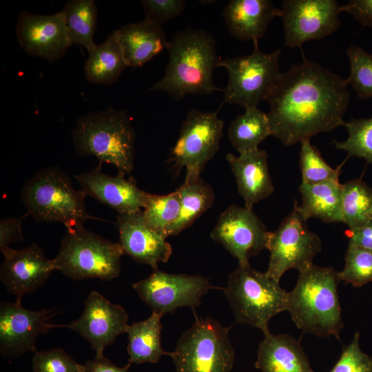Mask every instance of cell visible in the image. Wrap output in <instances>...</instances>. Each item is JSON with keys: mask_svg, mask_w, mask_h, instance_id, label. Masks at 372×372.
I'll list each match as a JSON object with an SVG mask.
<instances>
[{"mask_svg": "<svg viewBox=\"0 0 372 372\" xmlns=\"http://www.w3.org/2000/svg\"><path fill=\"white\" fill-rule=\"evenodd\" d=\"M97 10L94 0H71L66 3L62 12L71 45H83L88 52L96 45L93 37Z\"/></svg>", "mask_w": 372, "mask_h": 372, "instance_id": "obj_30", "label": "cell"}, {"mask_svg": "<svg viewBox=\"0 0 372 372\" xmlns=\"http://www.w3.org/2000/svg\"><path fill=\"white\" fill-rule=\"evenodd\" d=\"M341 10L350 14L363 26L372 28V0H351L341 6Z\"/></svg>", "mask_w": 372, "mask_h": 372, "instance_id": "obj_41", "label": "cell"}, {"mask_svg": "<svg viewBox=\"0 0 372 372\" xmlns=\"http://www.w3.org/2000/svg\"><path fill=\"white\" fill-rule=\"evenodd\" d=\"M338 276L340 281L354 287L372 282V251L349 243L344 267Z\"/></svg>", "mask_w": 372, "mask_h": 372, "instance_id": "obj_34", "label": "cell"}, {"mask_svg": "<svg viewBox=\"0 0 372 372\" xmlns=\"http://www.w3.org/2000/svg\"><path fill=\"white\" fill-rule=\"evenodd\" d=\"M253 42L251 54L225 59L218 63V67L227 70L229 77L223 90V103L257 107L260 101L267 100L280 76L281 49L265 53L259 49L258 41Z\"/></svg>", "mask_w": 372, "mask_h": 372, "instance_id": "obj_9", "label": "cell"}, {"mask_svg": "<svg viewBox=\"0 0 372 372\" xmlns=\"http://www.w3.org/2000/svg\"><path fill=\"white\" fill-rule=\"evenodd\" d=\"M349 243L372 251V220L360 228L348 231Z\"/></svg>", "mask_w": 372, "mask_h": 372, "instance_id": "obj_43", "label": "cell"}, {"mask_svg": "<svg viewBox=\"0 0 372 372\" xmlns=\"http://www.w3.org/2000/svg\"><path fill=\"white\" fill-rule=\"evenodd\" d=\"M230 329L214 318H196L169 352L176 372H230L235 360Z\"/></svg>", "mask_w": 372, "mask_h": 372, "instance_id": "obj_8", "label": "cell"}, {"mask_svg": "<svg viewBox=\"0 0 372 372\" xmlns=\"http://www.w3.org/2000/svg\"><path fill=\"white\" fill-rule=\"evenodd\" d=\"M180 196L178 218L165 233V237L177 236L190 227L214 204V192L201 178L192 183H183L177 189Z\"/></svg>", "mask_w": 372, "mask_h": 372, "instance_id": "obj_29", "label": "cell"}, {"mask_svg": "<svg viewBox=\"0 0 372 372\" xmlns=\"http://www.w3.org/2000/svg\"><path fill=\"white\" fill-rule=\"evenodd\" d=\"M116 227L119 243L125 254L139 264L158 269V264L167 262L172 254L166 237L148 228L143 220V209L118 214Z\"/></svg>", "mask_w": 372, "mask_h": 372, "instance_id": "obj_20", "label": "cell"}, {"mask_svg": "<svg viewBox=\"0 0 372 372\" xmlns=\"http://www.w3.org/2000/svg\"><path fill=\"white\" fill-rule=\"evenodd\" d=\"M1 252L4 260L0 281L17 299L42 286L55 270L53 259H48L35 242L19 250L9 247Z\"/></svg>", "mask_w": 372, "mask_h": 372, "instance_id": "obj_18", "label": "cell"}, {"mask_svg": "<svg viewBox=\"0 0 372 372\" xmlns=\"http://www.w3.org/2000/svg\"><path fill=\"white\" fill-rule=\"evenodd\" d=\"M267 158L266 151L259 148L238 156L231 153L226 156L238 193L248 209H252L256 203L268 198L274 191Z\"/></svg>", "mask_w": 372, "mask_h": 372, "instance_id": "obj_21", "label": "cell"}, {"mask_svg": "<svg viewBox=\"0 0 372 372\" xmlns=\"http://www.w3.org/2000/svg\"><path fill=\"white\" fill-rule=\"evenodd\" d=\"M34 372H83V364L76 362L61 348L36 351L32 357Z\"/></svg>", "mask_w": 372, "mask_h": 372, "instance_id": "obj_37", "label": "cell"}, {"mask_svg": "<svg viewBox=\"0 0 372 372\" xmlns=\"http://www.w3.org/2000/svg\"><path fill=\"white\" fill-rule=\"evenodd\" d=\"M16 34L20 46L29 54L54 62L71 46L62 11L41 15L22 11Z\"/></svg>", "mask_w": 372, "mask_h": 372, "instance_id": "obj_17", "label": "cell"}, {"mask_svg": "<svg viewBox=\"0 0 372 372\" xmlns=\"http://www.w3.org/2000/svg\"><path fill=\"white\" fill-rule=\"evenodd\" d=\"M344 126L349 136L344 141L334 140L335 147L346 152L348 156L361 158L372 163V117L351 118L345 122Z\"/></svg>", "mask_w": 372, "mask_h": 372, "instance_id": "obj_33", "label": "cell"}, {"mask_svg": "<svg viewBox=\"0 0 372 372\" xmlns=\"http://www.w3.org/2000/svg\"><path fill=\"white\" fill-rule=\"evenodd\" d=\"M28 216L26 212L20 218L8 217L0 220V250L9 247L10 244L23 242L21 223L23 219Z\"/></svg>", "mask_w": 372, "mask_h": 372, "instance_id": "obj_40", "label": "cell"}, {"mask_svg": "<svg viewBox=\"0 0 372 372\" xmlns=\"http://www.w3.org/2000/svg\"><path fill=\"white\" fill-rule=\"evenodd\" d=\"M124 251L113 242L79 226L68 229L53 259L55 270L74 280H111L121 272Z\"/></svg>", "mask_w": 372, "mask_h": 372, "instance_id": "obj_7", "label": "cell"}, {"mask_svg": "<svg viewBox=\"0 0 372 372\" xmlns=\"http://www.w3.org/2000/svg\"><path fill=\"white\" fill-rule=\"evenodd\" d=\"M169 61L164 76L148 91H162L179 100L189 94L220 90L214 83L220 59L213 36L203 30L186 29L169 41Z\"/></svg>", "mask_w": 372, "mask_h": 372, "instance_id": "obj_2", "label": "cell"}, {"mask_svg": "<svg viewBox=\"0 0 372 372\" xmlns=\"http://www.w3.org/2000/svg\"><path fill=\"white\" fill-rule=\"evenodd\" d=\"M347 54L350 65L349 84L359 98L372 97V54L353 44L347 48Z\"/></svg>", "mask_w": 372, "mask_h": 372, "instance_id": "obj_36", "label": "cell"}, {"mask_svg": "<svg viewBox=\"0 0 372 372\" xmlns=\"http://www.w3.org/2000/svg\"><path fill=\"white\" fill-rule=\"evenodd\" d=\"M293 289L288 292L287 310L304 333L334 336L340 340L344 327L338 286L340 280L330 267L311 265L298 271Z\"/></svg>", "mask_w": 372, "mask_h": 372, "instance_id": "obj_3", "label": "cell"}, {"mask_svg": "<svg viewBox=\"0 0 372 372\" xmlns=\"http://www.w3.org/2000/svg\"><path fill=\"white\" fill-rule=\"evenodd\" d=\"M300 166L302 182L314 184L329 180L339 179L340 167L333 169L323 159L310 139L300 142Z\"/></svg>", "mask_w": 372, "mask_h": 372, "instance_id": "obj_35", "label": "cell"}, {"mask_svg": "<svg viewBox=\"0 0 372 372\" xmlns=\"http://www.w3.org/2000/svg\"><path fill=\"white\" fill-rule=\"evenodd\" d=\"M371 220L372 188L360 179L342 184L341 223L353 230Z\"/></svg>", "mask_w": 372, "mask_h": 372, "instance_id": "obj_31", "label": "cell"}, {"mask_svg": "<svg viewBox=\"0 0 372 372\" xmlns=\"http://www.w3.org/2000/svg\"><path fill=\"white\" fill-rule=\"evenodd\" d=\"M255 366L261 372H315L300 342L287 334H264Z\"/></svg>", "mask_w": 372, "mask_h": 372, "instance_id": "obj_24", "label": "cell"}, {"mask_svg": "<svg viewBox=\"0 0 372 372\" xmlns=\"http://www.w3.org/2000/svg\"><path fill=\"white\" fill-rule=\"evenodd\" d=\"M161 318L152 312L147 319L128 326L127 350L130 364H155L163 355H169L161 345Z\"/></svg>", "mask_w": 372, "mask_h": 372, "instance_id": "obj_26", "label": "cell"}, {"mask_svg": "<svg viewBox=\"0 0 372 372\" xmlns=\"http://www.w3.org/2000/svg\"><path fill=\"white\" fill-rule=\"evenodd\" d=\"M132 287L152 312L163 317L180 307L199 306L211 286L208 278L200 275L173 274L156 269Z\"/></svg>", "mask_w": 372, "mask_h": 372, "instance_id": "obj_12", "label": "cell"}, {"mask_svg": "<svg viewBox=\"0 0 372 372\" xmlns=\"http://www.w3.org/2000/svg\"><path fill=\"white\" fill-rule=\"evenodd\" d=\"M280 8L270 0H231L223 12L230 34L241 41H258L271 20L280 16Z\"/></svg>", "mask_w": 372, "mask_h": 372, "instance_id": "obj_22", "label": "cell"}, {"mask_svg": "<svg viewBox=\"0 0 372 372\" xmlns=\"http://www.w3.org/2000/svg\"><path fill=\"white\" fill-rule=\"evenodd\" d=\"M360 333L355 332L351 342L344 346L341 355L329 372H372V356L360 346Z\"/></svg>", "mask_w": 372, "mask_h": 372, "instance_id": "obj_38", "label": "cell"}, {"mask_svg": "<svg viewBox=\"0 0 372 372\" xmlns=\"http://www.w3.org/2000/svg\"><path fill=\"white\" fill-rule=\"evenodd\" d=\"M228 128V137L240 154L258 148L260 143L272 135L267 114L257 107L245 108Z\"/></svg>", "mask_w": 372, "mask_h": 372, "instance_id": "obj_28", "label": "cell"}, {"mask_svg": "<svg viewBox=\"0 0 372 372\" xmlns=\"http://www.w3.org/2000/svg\"><path fill=\"white\" fill-rule=\"evenodd\" d=\"M237 324H247L269 332L268 324L277 314L287 310L288 292L266 272L249 264L239 265L223 288Z\"/></svg>", "mask_w": 372, "mask_h": 372, "instance_id": "obj_6", "label": "cell"}, {"mask_svg": "<svg viewBox=\"0 0 372 372\" xmlns=\"http://www.w3.org/2000/svg\"><path fill=\"white\" fill-rule=\"evenodd\" d=\"M223 126L217 111L192 110L187 113L167 160L175 174L185 169V183L200 178L206 163L219 149Z\"/></svg>", "mask_w": 372, "mask_h": 372, "instance_id": "obj_10", "label": "cell"}, {"mask_svg": "<svg viewBox=\"0 0 372 372\" xmlns=\"http://www.w3.org/2000/svg\"><path fill=\"white\" fill-rule=\"evenodd\" d=\"M270 231L252 209L229 205L219 216L210 233L238 261L249 264L251 257L267 249Z\"/></svg>", "mask_w": 372, "mask_h": 372, "instance_id": "obj_14", "label": "cell"}, {"mask_svg": "<svg viewBox=\"0 0 372 372\" xmlns=\"http://www.w3.org/2000/svg\"><path fill=\"white\" fill-rule=\"evenodd\" d=\"M126 67L121 48L112 33L89 52L84 70L89 82L109 85L117 81Z\"/></svg>", "mask_w": 372, "mask_h": 372, "instance_id": "obj_27", "label": "cell"}, {"mask_svg": "<svg viewBox=\"0 0 372 372\" xmlns=\"http://www.w3.org/2000/svg\"><path fill=\"white\" fill-rule=\"evenodd\" d=\"M180 196L178 191L165 194H152L143 209V220L150 229L163 235L178 218Z\"/></svg>", "mask_w": 372, "mask_h": 372, "instance_id": "obj_32", "label": "cell"}, {"mask_svg": "<svg viewBox=\"0 0 372 372\" xmlns=\"http://www.w3.org/2000/svg\"><path fill=\"white\" fill-rule=\"evenodd\" d=\"M280 11L285 43L291 48L322 39L335 32L341 23V6L335 0H285Z\"/></svg>", "mask_w": 372, "mask_h": 372, "instance_id": "obj_13", "label": "cell"}, {"mask_svg": "<svg viewBox=\"0 0 372 372\" xmlns=\"http://www.w3.org/2000/svg\"><path fill=\"white\" fill-rule=\"evenodd\" d=\"M342 187L339 179L314 184L302 182L299 187L302 203L298 204L300 212L306 220L313 217L325 223H340Z\"/></svg>", "mask_w": 372, "mask_h": 372, "instance_id": "obj_25", "label": "cell"}, {"mask_svg": "<svg viewBox=\"0 0 372 372\" xmlns=\"http://www.w3.org/2000/svg\"><path fill=\"white\" fill-rule=\"evenodd\" d=\"M348 79L303 57L280 76L267 99L272 136L290 146L343 125Z\"/></svg>", "mask_w": 372, "mask_h": 372, "instance_id": "obj_1", "label": "cell"}, {"mask_svg": "<svg viewBox=\"0 0 372 372\" xmlns=\"http://www.w3.org/2000/svg\"><path fill=\"white\" fill-rule=\"evenodd\" d=\"M307 221L295 201L292 211L275 231H270L267 246L270 255L265 272L275 280L280 282L289 269L300 271L309 267L321 251L320 238L309 229Z\"/></svg>", "mask_w": 372, "mask_h": 372, "instance_id": "obj_11", "label": "cell"}, {"mask_svg": "<svg viewBox=\"0 0 372 372\" xmlns=\"http://www.w3.org/2000/svg\"><path fill=\"white\" fill-rule=\"evenodd\" d=\"M57 314L54 309L31 311L22 306L21 300L0 304V353L4 358H14L36 350V340L56 324L50 323Z\"/></svg>", "mask_w": 372, "mask_h": 372, "instance_id": "obj_15", "label": "cell"}, {"mask_svg": "<svg viewBox=\"0 0 372 372\" xmlns=\"http://www.w3.org/2000/svg\"><path fill=\"white\" fill-rule=\"evenodd\" d=\"M145 20L161 26L179 16L185 10L184 0H142Z\"/></svg>", "mask_w": 372, "mask_h": 372, "instance_id": "obj_39", "label": "cell"}, {"mask_svg": "<svg viewBox=\"0 0 372 372\" xmlns=\"http://www.w3.org/2000/svg\"><path fill=\"white\" fill-rule=\"evenodd\" d=\"M86 194L76 189L69 176L56 166L37 171L20 191L27 213L37 222H60L66 229L83 226L88 220H105L90 215Z\"/></svg>", "mask_w": 372, "mask_h": 372, "instance_id": "obj_5", "label": "cell"}, {"mask_svg": "<svg viewBox=\"0 0 372 372\" xmlns=\"http://www.w3.org/2000/svg\"><path fill=\"white\" fill-rule=\"evenodd\" d=\"M127 322L128 315L123 307L93 291L87 297L84 310L77 320L67 324H56V327H67L79 333L89 342L96 357H102L105 348L126 333Z\"/></svg>", "mask_w": 372, "mask_h": 372, "instance_id": "obj_16", "label": "cell"}, {"mask_svg": "<svg viewBox=\"0 0 372 372\" xmlns=\"http://www.w3.org/2000/svg\"><path fill=\"white\" fill-rule=\"evenodd\" d=\"M127 66L140 68L169 46L162 27L146 20L122 26L112 32Z\"/></svg>", "mask_w": 372, "mask_h": 372, "instance_id": "obj_23", "label": "cell"}, {"mask_svg": "<svg viewBox=\"0 0 372 372\" xmlns=\"http://www.w3.org/2000/svg\"><path fill=\"white\" fill-rule=\"evenodd\" d=\"M131 364L128 362L125 366L118 367L104 356H95L83 364V372H128Z\"/></svg>", "mask_w": 372, "mask_h": 372, "instance_id": "obj_42", "label": "cell"}, {"mask_svg": "<svg viewBox=\"0 0 372 372\" xmlns=\"http://www.w3.org/2000/svg\"><path fill=\"white\" fill-rule=\"evenodd\" d=\"M72 136L78 155L94 156L124 175L134 170L136 133L125 110L108 107L85 114Z\"/></svg>", "mask_w": 372, "mask_h": 372, "instance_id": "obj_4", "label": "cell"}, {"mask_svg": "<svg viewBox=\"0 0 372 372\" xmlns=\"http://www.w3.org/2000/svg\"><path fill=\"white\" fill-rule=\"evenodd\" d=\"M118 173L112 176L100 167L74 176L87 196L123 214L143 209L151 194L141 189L132 177Z\"/></svg>", "mask_w": 372, "mask_h": 372, "instance_id": "obj_19", "label": "cell"}]
</instances>
